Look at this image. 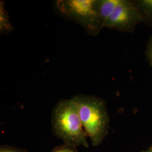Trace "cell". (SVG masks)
<instances>
[{
	"label": "cell",
	"instance_id": "52a82bcc",
	"mask_svg": "<svg viewBox=\"0 0 152 152\" xmlns=\"http://www.w3.org/2000/svg\"><path fill=\"white\" fill-rule=\"evenodd\" d=\"M13 27L10 22L7 12L5 7L4 2H0V32L2 34H7L13 30Z\"/></svg>",
	"mask_w": 152,
	"mask_h": 152
},
{
	"label": "cell",
	"instance_id": "6da1fadb",
	"mask_svg": "<svg viewBox=\"0 0 152 152\" xmlns=\"http://www.w3.org/2000/svg\"><path fill=\"white\" fill-rule=\"evenodd\" d=\"M72 98L76 104L83 128L92 146L100 145L108 135L110 121L105 101L94 95L83 94Z\"/></svg>",
	"mask_w": 152,
	"mask_h": 152
},
{
	"label": "cell",
	"instance_id": "9c48e42d",
	"mask_svg": "<svg viewBox=\"0 0 152 152\" xmlns=\"http://www.w3.org/2000/svg\"><path fill=\"white\" fill-rule=\"evenodd\" d=\"M145 56L149 64L152 68V35L147 44L145 50Z\"/></svg>",
	"mask_w": 152,
	"mask_h": 152
},
{
	"label": "cell",
	"instance_id": "7a4b0ae2",
	"mask_svg": "<svg viewBox=\"0 0 152 152\" xmlns=\"http://www.w3.org/2000/svg\"><path fill=\"white\" fill-rule=\"evenodd\" d=\"M51 130L64 144L89 148L88 137L72 98L61 99L55 105L51 113Z\"/></svg>",
	"mask_w": 152,
	"mask_h": 152
},
{
	"label": "cell",
	"instance_id": "ba28073f",
	"mask_svg": "<svg viewBox=\"0 0 152 152\" xmlns=\"http://www.w3.org/2000/svg\"><path fill=\"white\" fill-rule=\"evenodd\" d=\"M51 152H78L77 147L66 144H63L55 147Z\"/></svg>",
	"mask_w": 152,
	"mask_h": 152
},
{
	"label": "cell",
	"instance_id": "5b68a950",
	"mask_svg": "<svg viewBox=\"0 0 152 152\" xmlns=\"http://www.w3.org/2000/svg\"><path fill=\"white\" fill-rule=\"evenodd\" d=\"M120 0H96L98 15L103 25L108 19Z\"/></svg>",
	"mask_w": 152,
	"mask_h": 152
},
{
	"label": "cell",
	"instance_id": "277c9868",
	"mask_svg": "<svg viewBox=\"0 0 152 152\" xmlns=\"http://www.w3.org/2000/svg\"><path fill=\"white\" fill-rule=\"evenodd\" d=\"M144 22L140 12L133 1L120 0L118 4L104 24V28L121 32L132 33Z\"/></svg>",
	"mask_w": 152,
	"mask_h": 152
},
{
	"label": "cell",
	"instance_id": "3957f363",
	"mask_svg": "<svg viewBox=\"0 0 152 152\" xmlns=\"http://www.w3.org/2000/svg\"><path fill=\"white\" fill-rule=\"evenodd\" d=\"M54 5L60 16L76 22L89 35L97 36L104 28L96 0H56Z\"/></svg>",
	"mask_w": 152,
	"mask_h": 152
},
{
	"label": "cell",
	"instance_id": "8992f818",
	"mask_svg": "<svg viewBox=\"0 0 152 152\" xmlns=\"http://www.w3.org/2000/svg\"><path fill=\"white\" fill-rule=\"evenodd\" d=\"M133 2L140 12L144 23L152 26V0H134Z\"/></svg>",
	"mask_w": 152,
	"mask_h": 152
},
{
	"label": "cell",
	"instance_id": "8fae6325",
	"mask_svg": "<svg viewBox=\"0 0 152 152\" xmlns=\"http://www.w3.org/2000/svg\"><path fill=\"white\" fill-rule=\"evenodd\" d=\"M141 152H152V144L146 150H143Z\"/></svg>",
	"mask_w": 152,
	"mask_h": 152
},
{
	"label": "cell",
	"instance_id": "30bf717a",
	"mask_svg": "<svg viewBox=\"0 0 152 152\" xmlns=\"http://www.w3.org/2000/svg\"><path fill=\"white\" fill-rule=\"evenodd\" d=\"M0 152H28L27 151L17 147L9 145H2L0 148Z\"/></svg>",
	"mask_w": 152,
	"mask_h": 152
}]
</instances>
